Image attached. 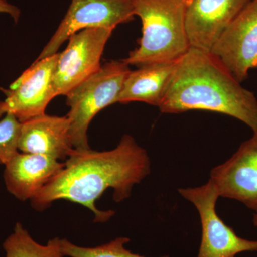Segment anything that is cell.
<instances>
[{
    "mask_svg": "<svg viewBox=\"0 0 257 257\" xmlns=\"http://www.w3.org/2000/svg\"><path fill=\"white\" fill-rule=\"evenodd\" d=\"M150 172L151 160L146 150L133 136L125 135L109 151L74 150L63 169L30 201L38 211L60 199L77 203L92 211L95 222L104 223L114 215V211L99 210L96 201L111 188L114 202H122Z\"/></svg>",
    "mask_w": 257,
    "mask_h": 257,
    "instance_id": "6da1fadb",
    "label": "cell"
},
{
    "mask_svg": "<svg viewBox=\"0 0 257 257\" xmlns=\"http://www.w3.org/2000/svg\"><path fill=\"white\" fill-rule=\"evenodd\" d=\"M159 109L164 114L214 111L242 121L257 132V99L210 52L190 47L177 62Z\"/></svg>",
    "mask_w": 257,
    "mask_h": 257,
    "instance_id": "7a4b0ae2",
    "label": "cell"
},
{
    "mask_svg": "<svg viewBox=\"0 0 257 257\" xmlns=\"http://www.w3.org/2000/svg\"><path fill=\"white\" fill-rule=\"evenodd\" d=\"M187 4L188 0H134L143 35L138 47L122 60L140 67L183 57L191 47L186 30Z\"/></svg>",
    "mask_w": 257,
    "mask_h": 257,
    "instance_id": "3957f363",
    "label": "cell"
},
{
    "mask_svg": "<svg viewBox=\"0 0 257 257\" xmlns=\"http://www.w3.org/2000/svg\"><path fill=\"white\" fill-rule=\"evenodd\" d=\"M130 70V65L123 60L106 62L92 77L66 95L67 104L70 107L66 116L69 121L74 150L90 149L87 138L89 124L99 111L117 103L124 79Z\"/></svg>",
    "mask_w": 257,
    "mask_h": 257,
    "instance_id": "277c9868",
    "label": "cell"
},
{
    "mask_svg": "<svg viewBox=\"0 0 257 257\" xmlns=\"http://www.w3.org/2000/svg\"><path fill=\"white\" fill-rule=\"evenodd\" d=\"M182 197L199 213L202 239L197 257H235L246 251H257V240L240 237L221 220L216 211L219 196L211 180L200 187L179 188Z\"/></svg>",
    "mask_w": 257,
    "mask_h": 257,
    "instance_id": "5b68a950",
    "label": "cell"
},
{
    "mask_svg": "<svg viewBox=\"0 0 257 257\" xmlns=\"http://www.w3.org/2000/svg\"><path fill=\"white\" fill-rule=\"evenodd\" d=\"M114 28L84 29L69 37V44L59 53L54 88L56 96L67 95L101 68V59Z\"/></svg>",
    "mask_w": 257,
    "mask_h": 257,
    "instance_id": "8992f818",
    "label": "cell"
},
{
    "mask_svg": "<svg viewBox=\"0 0 257 257\" xmlns=\"http://www.w3.org/2000/svg\"><path fill=\"white\" fill-rule=\"evenodd\" d=\"M134 0H72L65 16L36 60L57 53L61 45L77 32L92 28H116L133 21Z\"/></svg>",
    "mask_w": 257,
    "mask_h": 257,
    "instance_id": "52a82bcc",
    "label": "cell"
},
{
    "mask_svg": "<svg viewBox=\"0 0 257 257\" xmlns=\"http://www.w3.org/2000/svg\"><path fill=\"white\" fill-rule=\"evenodd\" d=\"M59 53L35 60L10 86L8 96L0 101V117L13 114L21 123L45 114L56 97L54 75Z\"/></svg>",
    "mask_w": 257,
    "mask_h": 257,
    "instance_id": "ba28073f",
    "label": "cell"
},
{
    "mask_svg": "<svg viewBox=\"0 0 257 257\" xmlns=\"http://www.w3.org/2000/svg\"><path fill=\"white\" fill-rule=\"evenodd\" d=\"M210 54L241 83L257 68V0L226 28Z\"/></svg>",
    "mask_w": 257,
    "mask_h": 257,
    "instance_id": "9c48e42d",
    "label": "cell"
},
{
    "mask_svg": "<svg viewBox=\"0 0 257 257\" xmlns=\"http://www.w3.org/2000/svg\"><path fill=\"white\" fill-rule=\"evenodd\" d=\"M219 197L242 203L257 213V132L229 160L214 167L210 179Z\"/></svg>",
    "mask_w": 257,
    "mask_h": 257,
    "instance_id": "30bf717a",
    "label": "cell"
},
{
    "mask_svg": "<svg viewBox=\"0 0 257 257\" xmlns=\"http://www.w3.org/2000/svg\"><path fill=\"white\" fill-rule=\"evenodd\" d=\"M253 0H188L186 30L190 47L210 52L226 28Z\"/></svg>",
    "mask_w": 257,
    "mask_h": 257,
    "instance_id": "8fae6325",
    "label": "cell"
},
{
    "mask_svg": "<svg viewBox=\"0 0 257 257\" xmlns=\"http://www.w3.org/2000/svg\"><path fill=\"white\" fill-rule=\"evenodd\" d=\"M74 150L67 116L45 114L22 123L19 152L66 160Z\"/></svg>",
    "mask_w": 257,
    "mask_h": 257,
    "instance_id": "7c38bea8",
    "label": "cell"
},
{
    "mask_svg": "<svg viewBox=\"0 0 257 257\" xmlns=\"http://www.w3.org/2000/svg\"><path fill=\"white\" fill-rule=\"evenodd\" d=\"M5 166V186L19 200H31L64 167V162L39 154L19 152Z\"/></svg>",
    "mask_w": 257,
    "mask_h": 257,
    "instance_id": "4fadbf2b",
    "label": "cell"
},
{
    "mask_svg": "<svg viewBox=\"0 0 257 257\" xmlns=\"http://www.w3.org/2000/svg\"><path fill=\"white\" fill-rule=\"evenodd\" d=\"M177 62L150 64L130 70L117 103L141 101L159 107L175 75Z\"/></svg>",
    "mask_w": 257,
    "mask_h": 257,
    "instance_id": "5bb4252c",
    "label": "cell"
},
{
    "mask_svg": "<svg viewBox=\"0 0 257 257\" xmlns=\"http://www.w3.org/2000/svg\"><path fill=\"white\" fill-rule=\"evenodd\" d=\"M3 248L5 257H65L60 238L50 239L47 245L40 244L20 222L16 223L13 234L5 239Z\"/></svg>",
    "mask_w": 257,
    "mask_h": 257,
    "instance_id": "9a60e30c",
    "label": "cell"
},
{
    "mask_svg": "<svg viewBox=\"0 0 257 257\" xmlns=\"http://www.w3.org/2000/svg\"><path fill=\"white\" fill-rule=\"evenodd\" d=\"M130 238L119 236L95 247L77 246L66 239H61V246L64 256L69 257H147L132 252L124 247L130 242ZM162 257H170L168 256Z\"/></svg>",
    "mask_w": 257,
    "mask_h": 257,
    "instance_id": "2e32d148",
    "label": "cell"
},
{
    "mask_svg": "<svg viewBox=\"0 0 257 257\" xmlns=\"http://www.w3.org/2000/svg\"><path fill=\"white\" fill-rule=\"evenodd\" d=\"M22 123L13 114L5 115L0 121V164L6 165L18 153V140Z\"/></svg>",
    "mask_w": 257,
    "mask_h": 257,
    "instance_id": "e0dca14e",
    "label": "cell"
},
{
    "mask_svg": "<svg viewBox=\"0 0 257 257\" xmlns=\"http://www.w3.org/2000/svg\"><path fill=\"white\" fill-rule=\"evenodd\" d=\"M10 15L15 23H18L20 20L21 11L18 7L11 4L8 0H0V14Z\"/></svg>",
    "mask_w": 257,
    "mask_h": 257,
    "instance_id": "ac0fdd59",
    "label": "cell"
},
{
    "mask_svg": "<svg viewBox=\"0 0 257 257\" xmlns=\"http://www.w3.org/2000/svg\"><path fill=\"white\" fill-rule=\"evenodd\" d=\"M253 224L254 225L255 227L257 228V213L253 215Z\"/></svg>",
    "mask_w": 257,
    "mask_h": 257,
    "instance_id": "d6986e66",
    "label": "cell"
}]
</instances>
